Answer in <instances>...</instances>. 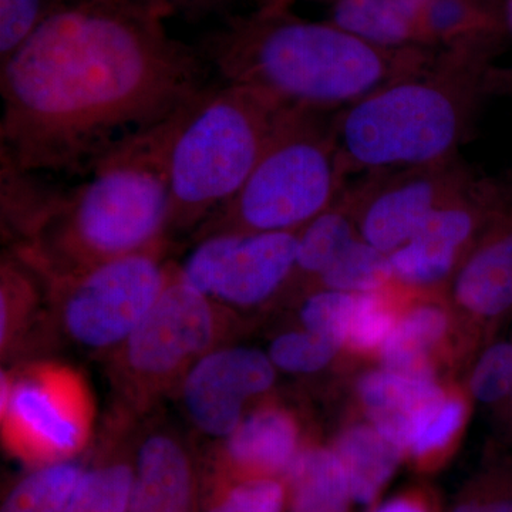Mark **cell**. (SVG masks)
<instances>
[{"label": "cell", "mask_w": 512, "mask_h": 512, "mask_svg": "<svg viewBox=\"0 0 512 512\" xmlns=\"http://www.w3.org/2000/svg\"><path fill=\"white\" fill-rule=\"evenodd\" d=\"M138 0H55L0 62V163L79 178L210 86L200 50L168 35Z\"/></svg>", "instance_id": "6da1fadb"}, {"label": "cell", "mask_w": 512, "mask_h": 512, "mask_svg": "<svg viewBox=\"0 0 512 512\" xmlns=\"http://www.w3.org/2000/svg\"><path fill=\"white\" fill-rule=\"evenodd\" d=\"M192 101L70 187L37 175L6 178L2 217L20 234V261L40 278H55L167 247L171 153Z\"/></svg>", "instance_id": "7a4b0ae2"}, {"label": "cell", "mask_w": 512, "mask_h": 512, "mask_svg": "<svg viewBox=\"0 0 512 512\" xmlns=\"http://www.w3.org/2000/svg\"><path fill=\"white\" fill-rule=\"evenodd\" d=\"M221 82L252 87L286 106L339 111L423 72L437 50L380 49L289 8L235 16L200 46Z\"/></svg>", "instance_id": "3957f363"}, {"label": "cell", "mask_w": 512, "mask_h": 512, "mask_svg": "<svg viewBox=\"0 0 512 512\" xmlns=\"http://www.w3.org/2000/svg\"><path fill=\"white\" fill-rule=\"evenodd\" d=\"M495 47L497 37L444 47L423 72L336 111L346 175L437 163L460 154L495 90Z\"/></svg>", "instance_id": "277c9868"}, {"label": "cell", "mask_w": 512, "mask_h": 512, "mask_svg": "<svg viewBox=\"0 0 512 512\" xmlns=\"http://www.w3.org/2000/svg\"><path fill=\"white\" fill-rule=\"evenodd\" d=\"M289 107L221 80L202 90L171 153L167 241L194 234L241 190Z\"/></svg>", "instance_id": "5b68a950"}, {"label": "cell", "mask_w": 512, "mask_h": 512, "mask_svg": "<svg viewBox=\"0 0 512 512\" xmlns=\"http://www.w3.org/2000/svg\"><path fill=\"white\" fill-rule=\"evenodd\" d=\"M336 111L289 107L241 190L192 234L292 232L319 217L348 187Z\"/></svg>", "instance_id": "8992f818"}, {"label": "cell", "mask_w": 512, "mask_h": 512, "mask_svg": "<svg viewBox=\"0 0 512 512\" xmlns=\"http://www.w3.org/2000/svg\"><path fill=\"white\" fill-rule=\"evenodd\" d=\"M165 247L104 262L77 274L40 278L70 342L107 352L123 345L146 318L173 274Z\"/></svg>", "instance_id": "52a82bcc"}, {"label": "cell", "mask_w": 512, "mask_h": 512, "mask_svg": "<svg viewBox=\"0 0 512 512\" xmlns=\"http://www.w3.org/2000/svg\"><path fill=\"white\" fill-rule=\"evenodd\" d=\"M227 313L184 282L174 265L160 298L116 350L121 387L138 403L178 387L197 360L220 346Z\"/></svg>", "instance_id": "ba28073f"}, {"label": "cell", "mask_w": 512, "mask_h": 512, "mask_svg": "<svg viewBox=\"0 0 512 512\" xmlns=\"http://www.w3.org/2000/svg\"><path fill=\"white\" fill-rule=\"evenodd\" d=\"M0 417L6 446L19 457L49 464L70 460L86 444L93 409L73 370L39 363L0 377Z\"/></svg>", "instance_id": "9c48e42d"}, {"label": "cell", "mask_w": 512, "mask_h": 512, "mask_svg": "<svg viewBox=\"0 0 512 512\" xmlns=\"http://www.w3.org/2000/svg\"><path fill=\"white\" fill-rule=\"evenodd\" d=\"M299 231L221 232L195 241L178 274L227 309L264 305L293 284Z\"/></svg>", "instance_id": "30bf717a"}, {"label": "cell", "mask_w": 512, "mask_h": 512, "mask_svg": "<svg viewBox=\"0 0 512 512\" xmlns=\"http://www.w3.org/2000/svg\"><path fill=\"white\" fill-rule=\"evenodd\" d=\"M476 178L457 154L437 163L369 171L348 184L346 195L360 237L390 255Z\"/></svg>", "instance_id": "8fae6325"}, {"label": "cell", "mask_w": 512, "mask_h": 512, "mask_svg": "<svg viewBox=\"0 0 512 512\" xmlns=\"http://www.w3.org/2000/svg\"><path fill=\"white\" fill-rule=\"evenodd\" d=\"M503 184L476 178L431 212L413 237L390 254L394 282L414 289L450 284L497 208Z\"/></svg>", "instance_id": "7c38bea8"}, {"label": "cell", "mask_w": 512, "mask_h": 512, "mask_svg": "<svg viewBox=\"0 0 512 512\" xmlns=\"http://www.w3.org/2000/svg\"><path fill=\"white\" fill-rule=\"evenodd\" d=\"M271 357L248 346H218L191 366L177 389L198 433L224 440L244 417L251 400L274 387Z\"/></svg>", "instance_id": "4fadbf2b"}, {"label": "cell", "mask_w": 512, "mask_h": 512, "mask_svg": "<svg viewBox=\"0 0 512 512\" xmlns=\"http://www.w3.org/2000/svg\"><path fill=\"white\" fill-rule=\"evenodd\" d=\"M451 284L454 301L476 318H500L512 311V188L500 201L473 251Z\"/></svg>", "instance_id": "5bb4252c"}, {"label": "cell", "mask_w": 512, "mask_h": 512, "mask_svg": "<svg viewBox=\"0 0 512 512\" xmlns=\"http://www.w3.org/2000/svg\"><path fill=\"white\" fill-rule=\"evenodd\" d=\"M302 448L301 427L291 410L266 404L222 440V458L239 480L284 478Z\"/></svg>", "instance_id": "9a60e30c"}, {"label": "cell", "mask_w": 512, "mask_h": 512, "mask_svg": "<svg viewBox=\"0 0 512 512\" xmlns=\"http://www.w3.org/2000/svg\"><path fill=\"white\" fill-rule=\"evenodd\" d=\"M370 423L407 457L421 421L443 399L436 376H410L393 370H370L357 383Z\"/></svg>", "instance_id": "2e32d148"}, {"label": "cell", "mask_w": 512, "mask_h": 512, "mask_svg": "<svg viewBox=\"0 0 512 512\" xmlns=\"http://www.w3.org/2000/svg\"><path fill=\"white\" fill-rule=\"evenodd\" d=\"M192 466L177 433L154 429L138 444L128 512H191Z\"/></svg>", "instance_id": "e0dca14e"}, {"label": "cell", "mask_w": 512, "mask_h": 512, "mask_svg": "<svg viewBox=\"0 0 512 512\" xmlns=\"http://www.w3.org/2000/svg\"><path fill=\"white\" fill-rule=\"evenodd\" d=\"M430 0H333L328 22L386 50H430L424 16Z\"/></svg>", "instance_id": "ac0fdd59"}, {"label": "cell", "mask_w": 512, "mask_h": 512, "mask_svg": "<svg viewBox=\"0 0 512 512\" xmlns=\"http://www.w3.org/2000/svg\"><path fill=\"white\" fill-rule=\"evenodd\" d=\"M356 504L375 505L404 458L372 423L352 424L333 444Z\"/></svg>", "instance_id": "d6986e66"}, {"label": "cell", "mask_w": 512, "mask_h": 512, "mask_svg": "<svg viewBox=\"0 0 512 512\" xmlns=\"http://www.w3.org/2000/svg\"><path fill=\"white\" fill-rule=\"evenodd\" d=\"M282 480L288 512H350L355 503L332 447H303Z\"/></svg>", "instance_id": "ffe728a7"}, {"label": "cell", "mask_w": 512, "mask_h": 512, "mask_svg": "<svg viewBox=\"0 0 512 512\" xmlns=\"http://www.w3.org/2000/svg\"><path fill=\"white\" fill-rule=\"evenodd\" d=\"M450 330V315L439 303L421 302L400 315L383 348L382 367L410 376H434L431 355Z\"/></svg>", "instance_id": "44dd1931"}, {"label": "cell", "mask_w": 512, "mask_h": 512, "mask_svg": "<svg viewBox=\"0 0 512 512\" xmlns=\"http://www.w3.org/2000/svg\"><path fill=\"white\" fill-rule=\"evenodd\" d=\"M359 235L345 188L332 207L299 231L293 284H315L340 252Z\"/></svg>", "instance_id": "7402d4cb"}, {"label": "cell", "mask_w": 512, "mask_h": 512, "mask_svg": "<svg viewBox=\"0 0 512 512\" xmlns=\"http://www.w3.org/2000/svg\"><path fill=\"white\" fill-rule=\"evenodd\" d=\"M501 18L491 0H430L424 37L430 50L498 37Z\"/></svg>", "instance_id": "603a6c76"}, {"label": "cell", "mask_w": 512, "mask_h": 512, "mask_svg": "<svg viewBox=\"0 0 512 512\" xmlns=\"http://www.w3.org/2000/svg\"><path fill=\"white\" fill-rule=\"evenodd\" d=\"M393 282L389 254L367 244L359 235L340 252L315 285L340 292L373 293L384 291Z\"/></svg>", "instance_id": "cb8c5ba5"}, {"label": "cell", "mask_w": 512, "mask_h": 512, "mask_svg": "<svg viewBox=\"0 0 512 512\" xmlns=\"http://www.w3.org/2000/svg\"><path fill=\"white\" fill-rule=\"evenodd\" d=\"M82 471L73 460L43 464L9 491L0 512H64Z\"/></svg>", "instance_id": "d4e9b609"}, {"label": "cell", "mask_w": 512, "mask_h": 512, "mask_svg": "<svg viewBox=\"0 0 512 512\" xmlns=\"http://www.w3.org/2000/svg\"><path fill=\"white\" fill-rule=\"evenodd\" d=\"M466 400L458 394L446 393L431 407L421 421L407 457L420 471L439 470L457 443L458 434L467 421Z\"/></svg>", "instance_id": "484cf974"}, {"label": "cell", "mask_w": 512, "mask_h": 512, "mask_svg": "<svg viewBox=\"0 0 512 512\" xmlns=\"http://www.w3.org/2000/svg\"><path fill=\"white\" fill-rule=\"evenodd\" d=\"M134 466L110 461L82 471L64 512H128Z\"/></svg>", "instance_id": "4316f807"}, {"label": "cell", "mask_w": 512, "mask_h": 512, "mask_svg": "<svg viewBox=\"0 0 512 512\" xmlns=\"http://www.w3.org/2000/svg\"><path fill=\"white\" fill-rule=\"evenodd\" d=\"M39 276L18 256H6L0 271V345L5 353L40 298Z\"/></svg>", "instance_id": "83f0119b"}, {"label": "cell", "mask_w": 512, "mask_h": 512, "mask_svg": "<svg viewBox=\"0 0 512 512\" xmlns=\"http://www.w3.org/2000/svg\"><path fill=\"white\" fill-rule=\"evenodd\" d=\"M399 318L386 289L359 293L345 348L359 355L379 353Z\"/></svg>", "instance_id": "f1b7e54d"}, {"label": "cell", "mask_w": 512, "mask_h": 512, "mask_svg": "<svg viewBox=\"0 0 512 512\" xmlns=\"http://www.w3.org/2000/svg\"><path fill=\"white\" fill-rule=\"evenodd\" d=\"M357 295L316 288L302 303L299 312L302 328L330 340L340 349L345 348Z\"/></svg>", "instance_id": "f546056e"}, {"label": "cell", "mask_w": 512, "mask_h": 512, "mask_svg": "<svg viewBox=\"0 0 512 512\" xmlns=\"http://www.w3.org/2000/svg\"><path fill=\"white\" fill-rule=\"evenodd\" d=\"M339 350L330 340L301 329L281 333L272 342L268 355L276 369L293 375H312L328 367Z\"/></svg>", "instance_id": "4dcf8cb0"}, {"label": "cell", "mask_w": 512, "mask_h": 512, "mask_svg": "<svg viewBox=\"0 0 512 512\" xmlns=\"http://www.w3.org/2000/svg\"><path fill=\"white\" fill-rule=\"evenodd\" d=\"M286 487L282 478H244L229 487L205 512H284Z\"/></svg>", "instance_id": "1f68e13d"}, {"label": "cell", "mask_w": 512, "mask_h": 512, "mask_svg": "<svg viewBox=\"0 0 512 512\" xmlns=\"http://www.w3.org/2000/svg\"><path fill=\"white\" fill-rule=\"evenodd\" d=\"M471 394L478 402L497 404L512 394V343L490 346L474 367L470 377Z\"/></svg>", "instance_id": "d6a6232c"}, {"label": "cell", "mask_w": 512, "mask_h": 512, "mask_svg": "<svg viewBox=\"0 0 512 512\" xmlns=\"http://www.w3.org/2000/svg\"><path fill=\"white\" fill-rule=\"evenodd\" d=\"M55 0H0V62L42 23Z\"/></svg>", "instance_id": "836d02e7"}, {"label": "cell", "mask_w": 512, "mask_h": 512, "mask_svg": "<svg viewBox=\"0 0 512 512\" xmlns=\"http://www.w3.org/2000/svg\"><path fill=\"white\" fill-rule=\"evenodd\" d=\"M450 512H512V464L485 471Z\"/></svg>", "instance_id": "e575fe53"}, {"label": "cell", "mask_w": 512, "mask_h": 512, "mask_svg": "<svg viewBox=\"0 0 512 512\" xmlns=\"http://www.w3.org/2000/svg\"><path fill=\"white\" fill-rule=\"evenodd\" d=\"M369 512H441L437 494L429 487L416 485L372 505Z\"/></svg>", "instance_id": "d590c367"}, {"label": "cell", "mask_w": 512, "mask_h": 512, "mask_svg": "<svg viewBox=\"0 0 512 512\" xmlns=\"http://www.w3.org/2000/svg\"><path fill=\"white\" fill-rule=\"evenodd\" d=\"M158 15L170 16L183 13L185 16H202L224 9L228 0H138Z\"/></svg>", "instance_id": "8d00e7d4"}, {"label": "cell", "mask_w": 512, "mask_h": 512, "mask_svg": "<svg viewBox=\"0 0 512 512\" xmlns=\"http://www.w3.org/2000/svg\"><path fill=\"white\" fill-rule=\"evenodd\" d=\"M503 19L512 35V0H505Z\"/></svg>", "instance_id": "74e56055"}, {"label": "cell", "mask_w": 512, "mask_h": 512, "mask_svg": "<svg viewBox=\"0 0 512 512\" xmlns=\"http://www.w3.org/2000/svg\"><path fill=\"white\" fill-rule=\"evenodd\" d=\"M258 3V9L262 8H282V0H255Z\"/></svg>", "instance_id": "f35d334b"}, {"label": "cell", "mask_w": 512, "mask_h": 512, "mask_svg": "<svg viewBox=\"0 0 512 512\" xmlns=\"http://www.w3.org/2000/svg\"><path fill=\"white\" fill-rule=\"evenodd\" d=\"M293 2L295 0H282V8H291ZM330 2H333V0H330Z\"/></svg>", "instance_id": "ab89813d"}, {"label": "cell", "mask_w": 512, "mask_h": 512, "mask_svg": "<svg viewBox=\"0 0 512 512\" xmlns=\"http://www.w3.org/2000/svg\"><path fill=\"white\" fill-rule=\"evenodd\" d=\"M508 400H510V404H511V410H512V394H511V397H510V399H508Z\"/></svg>", "instance_id": "60d3db41"}]
</instances>
